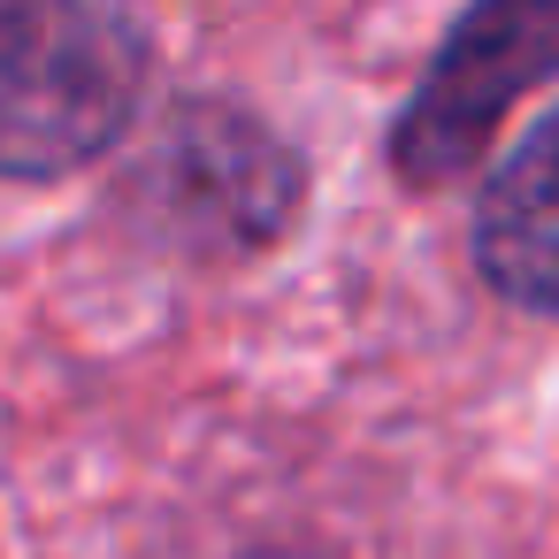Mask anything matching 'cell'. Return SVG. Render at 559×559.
<instances>
[{"instance_id":"3","label":"cell","mask_w":559,"mask_h":559,"mask_svg":"<svg viewBox=\"0 0 559 559\" xmlns=\"http://www.w3.org/2000/svg\"><path fill=\"white\" fill-rule=\"evenodd\" d=\"M299 154L261 123L238 116L223 100H200L169 123L146 192L169 215L177 238H215L223 253H253L269 246L292 215H299Z\"/></svg>"},{"instance_id":"4","label":"cell","mask_w":559,"mask_h":559,"mask_svg":"<svg viewBox=\"0 0 559 559\" xmlns=\"http://www.w3.org/2000/svg\"><path fill=\"white\" fill-rule=\"evenodd\" d=\"M475 276L528 314H559V116H544L475 200Z\"/></svg>"},{"instance_id":"2","label":"cell","mask_w":559,"mask_h":559,"mask_svg":"<svg viewBox=\"0 0 559 559\" xmlns=\"http://www.w3.org/2000/svg\"><path fill=\"white\" fill-rule=\"evenodd\" d=\"M551 78H559V0H467L391 123V177L406 192L460 185L490 154L506 116Z\"/></svg>"},{"instance_id":"1","label":"cell","mask_w":559,"mask_h":559,"mask_svg":"<svg viewBox=\"0 0 559 559\" xmlns=\"http://www.w3.org/2000/svg\"><path fill=\"white\" fill-rule=\"evenodd\" d=\"M146 32L108 0H9L0 16V169L16 185L100 162L146 100Z\"/></svg>"}]
</instances>
